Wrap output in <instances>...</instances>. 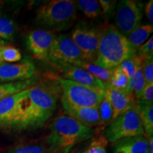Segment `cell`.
Returning a JSON list of instances; mask_svg holds the SVG:
<instances>
[{"mask_svg":"<svg viewBox=\"0 0 153 153\" xmlns=\"http://www.w3.org/2000/svg\"><path fill=\"white\" fill-rule=\"evenodd\" d=\"M16 34V24L10 19L0 16V39L11 41Z\"/></svg>","mask_w":153,"mask_h":153,"instance_id":"603a6c76","label":"cell"},{"mask_svg":"<svg viewBox=\"0 0 153 153\" xmlns=\"http://www.w3.org/2000/svg\"><path fill=\"white\" fill-rule=\"evenodd\" d=\"M153 31V26L151 24L140 25L133 30L127 36L131 47L136 52L140 46L144 44Z\"/></svg>","mask_w":153,"mask_h":153,"instance_id":"ac0fdd59","label":"cell"},{"mask_svg":"<svg viewBox=\"0 0 153 153\" xmlns=\"http://www.w3.org/2000/svg\"><path fill=\"white\" fill-rule=\"evenodd\" d=\"M83 153H85V152H83Z\"/></svg>","mask_w":153,"mask_h":153,"instance_id":"74e56055","label":"cell"},{"mask_svg":"<svg viewBox=\"0 0 153 153\" xmlns=\"http://www.w3.org/2000/svg\"><path fill=\"white\" fill-rule=\"evenodd\" d=\"M74 1L52 0L42 4L36 11V22L40 29L62 31L73 25L76 18Z\"/></svg>","mask_w":153,"mask_h":153,"instance_id":"277c9868","label":"cell"},{"mask_svg":"<svg viewBox=\"0 0 153 153\" xmlns=\"http://www.w3.org/2000/svg\"><path fill=\"white\" fill-rule=\"evenodd\" d=\"M149 140V146H148V153H153V137L148 139Z\"/></svg>","mask_w":153,"mask_h":153,"instance_id":"836d02e7","label":"cell"},{"mask_svg":"<svg viewBox=\"0 0 153 153\" xmlns=\"http://www.w3.org/2000/svg\"><path fill=\"white\" fill-rule=\"evenodd\" d=\"M1 47H0V63L3 62L2 59H1Z\"/></svg>","mask_w":153,"mask_h":153,"instance_id":"8d00e7d4","label":"cell"},{"mask_svg":"<svg viewBox=\"0 0 153 153\" xmlns=\"http://www.w3.org/2000/svg\"><path fill=\"white\" fill-rule=\"evenodd\" d=\"M76 7L88 18L98 19L102 16L101 9L98 1L96 0H78L75 1Z\"/></svg>","mask_w":153,"mask_h":153,"instance_id":"44dd1931","label":"cell"},{"mask_svg":"<svg viewBox=\"0 0 153 153\" xmlns=\"http://www.w3.org/2000/svg\"><path fill=\"white\" fill-rule=\"evenodd\" d=\"M56 36L43 29L31 31L26 38V46L33 56L41 61H48L51 48Z\"/></svg>","mask_w":153,"mask_h":153,"instance_id":"8fae6325","label":"cell"},{"mask_svg":"<svg viewBox=\"0 0 153 153\" xmlns=\"http://www.w3.org/2000/svg\"><path fill=\"white\" fill-rule=\"evenodd\" d=\"M8 153H48L46 149L39 144L22 145L11 149Z\"/></svg>","mask_w":153,"mask_h":153,"instance_id":"4316f807","label":"cell"},{"mask_svg":"<svg viewBox=\"0 0 153 153\" xmlns=\"http://www.w3.org/2000/svg\"><path fill=\"white\" fill-rule=\"evenodd\" d=\"M61 104L65 114L74 118L87 127L101 126L98 107H82L74 106L61 97Z\"/></svg>","mask_w":153,"mask_h":153,"instance_id":"5bb4252c","label":"cell"},{"mask_svg":"<svg viewBox=\"0 0 153 153\" xmlns=\"http://www.w3.org/2000/svg\"><path fill=\"white\" fill-rule=\"evenodd\" d=\"M35 79L33 78L24 81L2 83L0 85V100L14 94L19 93L29 89L35 84Z\"/></svg>","mask_w":153,"mask_h":153,"instance_id":"ffe728a7","label":"cell"},{"mask_svg":"<svg viewBox=\"0 0 153 153\" xmlns=\"http://www.w3.org/2000/svg\"><path fill=\"white\" fill-rule=\"evenodd\" d=\"M149 140L145 135L119 140L114 143V153H148Z\"/></svg>","mask_w":153,"mask_h":153,"instance_id":"2e32d148","label":"cell"},{"mask_svg":"<svg viewBox=\"0 0 153 153\" xmlns=\"http://www.w3.org/2000/svg\"><path fill=\"white\" fill-rule=\"evenodd\" d=\"M50 82L30 87L28 94L19 104V114L14 128L18 131L37 129L54 114L61 89L51 75Z\"/></svg>","mask_w":153,"mask_h":153,"instance_id":"6da1fadb","label":"cell"},{"mask_svg":"<svg viewBox=\"0 0 153 153\" xmlns=\"http://www.w3.org/2000/svg\"><path fill=\"white\" fill-rule=\"evenodd\" d=\"M145 13L147 18L148 19L149 22H150L151 25L153 23V1L150 0L146 4L145 7Z\"/></svg>","mask_w":153,"mask_h":153,"instance_id":"d6a6232c","label":"cell"},{"mask_svg":"<svg viewBox=\"0 0 153 153\" xmlns=\"http://www.w3.org/2000/svg\"><path fill=\"white\" fill-rule=\"evenodd\" d=\"M48 62L51 63V65L60 74V77L63 79L71 80L93 89L104 90L105 84L83 69L70 63L53 59H49Z\"/></svg>","mask_w":153,"mask_h":153,"instance_id":"9c48e42d","label":"cell"},{"mask_svg":"<svg viewBox=\"0 0 153 153\" xmlns=\"http://www.w3.org/2000/svg\"><path fill=\"white\" fill-rule=\"evenodd\" d=\"M115 11V27L127 37L140 26L144 5L135 0H121L117 3Z\"/></svg>","mask_w":153,"mask_h":153,"instance_id":"ba28073f","label":"cell"},{"mask_svg":"<svg viewBox=\"0 0 153 153\" xmlns=\"http://www.w3.org/2000/svg\"><path fill=\"white\" fill-rule=\"evenodd\" d=\"M137 135H145V131L135 108L126 111L114 118L104 133V137L111 143Z\"/></svg>","mask_w":153,"mask_h":153,"instance_id":"8992f818","label":"cell"},{"mask_svg":"<svg viewBox=\"0 0 153 153\" xmlns=\"http://www.w3.org/2000/svg\"><path fill=\"white\" fill-rule=\"evenodd\" d=\"M49 59L60 60L73 65L84 60L79 48L67 34L56 36L50 52Z\"/></svg>","mask_w":153,"mask_h":153,"instance_id":"30bf717a","label":"cell"},{"mask_svg":"<svg viewBox=\"0 0 153 153\" xmlns=\"http://www.w3.org/2000/svg\"><path fill=\"white\" fill-rule=\"evenodd\" d=\"M101 125H108L114 120V111L111 102L105 94V97L98 106Z\"/></svg>","mask_w":153,"mask_h":153,"instance_id":"cb8c5ba5","label":"cell"},{"mask_svg":"<svg viewBox=\"0 0 153 153\" xmlns=\"http://www.w3.org/2000/svg\"><path fill=\"white\" fill-rule=\"evenodd\" d=\"M1 56L3 62L15 63L22 60V55L20 51L16 48L9 45L1 47Z\"/></svg>","mask_w":153,"mask_h":153,"instance_id":"484cf974","label":"cell"},{"mask_svg":"<svg viewBox=\"0 0 153 153\" xmlns=\"http://www.w3.org/2000/svg\"><path fill=\"white\" fill-rule=\"evenodd\" d=\"M142 71L146 85L153 83V57L143 60Z\"/></svg>","mask_w":153,"mask_h":153,"instance_id":"4dcf8cb0","label":"cell"},{"mask_svg":"<svg viewBox=\"0 0 153 153\" xmlns=\"http://www.w3.org/2000/svg\"><path fill=\"white\" fill-rule=\"evenodd\" d=\"M76 66L83 69L91 74V75L95 76L96 78L101 80L105 85H108L111 78L113 70H107L97 65L94 62H88L85 60L80 61L75 65Z\"/></svg>","mask_w":153,"mask_h":153,"instance_id":"d6986e66","label":"cell"},{"mask_svg":"<svg viewBox=\"0 0 153 153\" xmlns=\"http://www.w3.org/2000/svg\"><path fill=\"white\" fill-rule=\"evenodd\" d=\"M135 108L148 139L153 136V101H135Z\"/></svg>","mask_w":153,"mask_h":153,"instance_id":"e0dca14e","label":"cell"},{"mask_svg":"<svg viewBox=\"0 0 153 153\" xmlns=\"http://www.w3.org/2000/svg\"><path fill=\"white\" fill-rule=\"evenodd\" d=\"M29 89L0 100V126L7 128H14L18 116L19 104L28 94Z\"/></svg>","mask_w":153,"mask_h":153,"instance_id":"4fadbf2b","label":"cell"},{"mask_svg":"<svg viewBox=\"0 0 153 153\" xmlns=\"http://www.w3.org/2000/svg\"><path fill=\"white\" fill-rule=\"evenodd\" d=\"M101 28L87 22L78 24L70 37L79 48L84 60L94 62L97 59Z\"/></svg>","mask_w":153,"mask_h":153,"instance_id":"52a82bcc","label":"cell"},{"mask_svg":"<svg viewBox=\"0 0 153 153\" xmlns=\"http://www.w3.org/2000/svg\"><path fill=\"white\" fill-rule=\"evenodd\" d=\"M45 137L51 153H69L75 145L93 137L95 131L68 115H60L50 125Z\"/></svg>","mask_w":153,"mask_h":153,"instance_id":"7a4b0ae2","label":"cell"},{"mask_svg":"<svg viewBox=\"0 0 153 153\" xmlns=\"http://www.w3.org/2000/svg\"><path fill=\"white\" fill-rule=\"evenodd\" d=\"M107 142L108 141L104 136L95 139L89 145L85 153H107L106 149Z\"/></svg>","mask_w":153,"mask_h":153,"instance_id":"f546056e","label":"cell"},{"mask_svg":"<svg viewBox=\"0 0 153 153\" xmlns=\"http://www.w3.org/2000/svg\"><path fill=\"white\" fill-rule=\"evenodd\" d=\"M128 82V77L120 70L119 67H117L113 70L112 76L108 85H110L115 89L126 91Z\"/></svg>","mask_w":153,"mask_h":153,"instance_id":"d4e9b609","label":"cell"},{"mask_svg":"<svg viewBox=\"0 0 153 153\" xmlns=\"http://www.w3.org/2000/svg\"><path fill=\"white\" fill-rule=\"evenodd\" d=\"M51 76L60 85L62 92L61 97L74 106L98 107L105 97L104 90L86 87L55 74Z\"/></svg>","mask_w":153,"mask_h":153,"instance_id":"5b68a950","label":"cell"},{"mask_svg":"<svg viewBox=\"0 0 153 153\" xmlns=\"http://www.w3.org/2000/svg\"><path fill=\"white\" fill-rule=\"evenodd\" d=\"M6 43H7V41H4V40H2V39H0V47L5 45Z\"/></svg>","mask_w":153,"mask_h":153,"instance_id":"e575fe53","label":"cell"},{"mask_svg":"<svg viewBox=\"0 0 153 153\" xmlns=\"http://www.w3.org/2000/svg\"><path fill=\"white\" fill-rule=\"evenodd\" d=\"M36 67L31 60L15 63H0V82L8 83L30 79L33 77Z\"/></svg>","mask_w":153,"mask_h":153,"instance_id":"7c38bea8","label":"cell"},{"mask_svg":"<svg viewBox=\"0 0 153 153\" xmlns=\"http://www.w3.org/2000/svg\"><path fill=\"white\" fill-rule=\"evenodd\" d=\"M139 100L153 101V83L146 85Z\"/></svg>","mask_w":153,"mask_h":153,"instance_id":"1f68e13d","label":"cell"},{"mask_svg":"<svg viewBox=\"0 0 153 153\" xmlns=\"http://www.w3.org/2000/svg\"><path fill=\"white\" fill-rule=\"evenodd\" d=\"M143 60L139 58L137 55L133 56L123 61L118 66L129 79L135 75L140 68L142 66Z\"/></svg>","mask_w":153,"mask_h":153,"instance_id":"7402d4cb","label":"cell"},{"mask_svg":"<svg viewBox=\"0 0 153 153\" xmlns=\"http://www.w3.org/2000/svg\"><path fill=\"white\" fill-rule=\"evenodd\" d=\"M104 91L112 106L114 119L120 114L135 106V97L130 95L126 91L115 89L110 85H105Z\"/></svg>","mask_w":153,"mask_h":153,"instance_id":"9a60e30c","label":"cell"},{"mask_svg":"<svg viewBox=\"0 0 153 153\" xmlns=\"http://www.w3.org/2000/svg\"><path fill=\"white\" fill-rule=\"evenodd\" d=\"M2 8H3V1H0V12H1V11L2 10Z\"/></svg>","mask_w":153,"mask_h":153,"instance_id":"d590c367","label":"cell"},{"mask_svg":"<svg viewBox=\"0 0 153 153\" xmlns=\"http://www.w3.org/2000/svg\"><path fill=\"white\" fill-rule=\"evenodd\" d=\"M136 55L141 60L153 57V37H151L144 44L138 48L136 51Z\"/></svg>","mask_w":153,"mask_h":153,"instance_id":"f1b7e54d","label":"cell"},{"mask_svg":"<svg viewBox=\"0 0 153 153\" xmlns=\"http://www.w3.org/2000/svg\"><path fill=\"white\" fill-rule=\"evenodd\" d=\"M98 1L100 4L102 16H104L106 22H108L115 14L117 1L116 0H99Z\"/></svg>","mask_w":153,"mask_h":153,"instance_id":"83f0119b","label":"cell"},{"mask_svg":"<svg viewBox=\"0 0 153 153\" xmlns=\"http://www.w3.org/2000/svg\"><path fill=\"white\" fill-rule=\"evenodd\" d=\"M136 55L127 37L114 25L101 28L98 52L94 63L107 70H114L126 59Z\"/></svg>","mask_w":153,"mask_h":153,"instance_id":"3957f363","label":"cell"}]
</instances>
